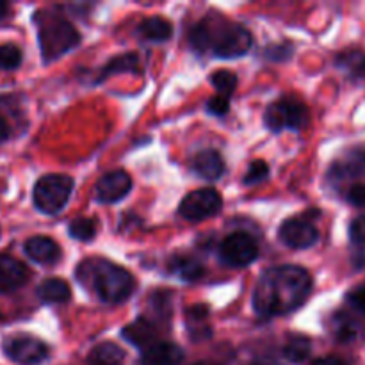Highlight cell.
Here are the masks:
<instances>
[{"label": "cell", "mask_w": 365, "mask_h": 365, "mask_svg": "<svg viewBox=\"0 0 365 365\" xmlns=\"http://www.w3.org/2000/svg\"><path fill=\"white\" fill-rule=\"evenodd\" d=\"M220 255L228 266L246 267L257 260L259 246L253 241L252 235L245 234V232H235V234H230L221 242Z\"/></svg>", "instance_id": "9c48e42d"}, {"label": "cell", "mask_w": 365, "mask_h": 365, "mask_svg": "<svg viewBox=\"0 0 365 365\" xmlns=\"http://www.w3.org/2000/svg\"><path fill=\"white\" fill-rule=\"evenodd\" d=\"M7 11V6L4 2H0V18H4V14H6Z\"/></svg>", "instance_id": "74e56055"}, {"label": "cell", "mask_w": 365, "mask_h": 365, "mask_svg": "<svg viewBox=\"0 0 365 365\" xmlns=\"http://www.w3.org/2000/svg\"><path fill=\"white\" fill-rule=\"evenodd\" d=\"M264 121L273 132L302 130L309 125V109L299 100L282 98L267 107Z\"/></svg>", "instance_id": "8992f818"}, {"label": "cell", "mask_w": 365, "mask_h": 365, "mask_svg": "<svg viewBox=\"0 0 365 365\" xmlns=\"http://www.w3.org/2000/svg\"><path fill=\"white\" fill-rule=\"evenodd\" d=\"M348 303L353 307V309L359 310V312H362L365 316V285L364 287L353 289V291L349 292Z\"/></svg>", "instance_id": "836d02e7"}, {"label": "cell", "mask_w": 365, "mask_h": 365, "mask_svg": "<svg viewBox=\"0 0 365 365\" xmlns=\"http://www.w3.org/2000/svg\"><path fill=\"white\" fill-rule=\"evenodd\" d=\"M252 34L241 25H227L216 31V25L210 21V48L220 59H235L245 56L252 48Z\"/></svg>", "instance_id": "5b68a950"}, {"label": "cell", "mask_w": 365, "mask_h": 365, "mask_svg": "<svg viewBox=\"0 0 365 365\" xmlns=\"http://www.w3.org/2000/svg\"><path fill=\"white\" fill-rule=\"evenodd\" d=\"M38 296L45 303H66L71 296V289L61 278H48L39 285Z\"/></svg>", "instance_id": "44dd1931"}, {"label": "cell", "mask_w": 365, "mask_h": 365, "mask_svg": "<svg viewBox=\"0 0 365 365\" xmlns=\"http://www.w3.org/2000/svg\"><path fill=\"white\" fill-rule=\"evenodd\" d=\"M77 277L106 303L127 302L135 289L134 277L127 269L106 259L86 260L78 266Z\"/></svg>", "instance_id": "7a4b0ae2"}, {"label": "cell", "mask_w": 365, "mask_h": 365, "mask_svg": "<svg viewBox=\"0 0 365 365\" xmlns=\"http://www.w3.org/2000/svg\"><path fill=\"white\" fill-rule=\"evenodd\" d=\"M310 351H312V342L310 339L303 337V335H294L289 339V342L284 348V355L289 362L299 364L303 360L309 359Z\"/></svg>", "instance_id": "484cf974"}, {"label": "cell", "mask_w": 365, "mask_h": 365, "mask_svg": "<svg viewBox=\"0 0 365 365\" xmlns=\"http://www.w3.org/2000/svg\"><path fill=\"white\" fill-rule=\"evenodd\" d=\"M139 71V56L138 53H125V56H116L113 61L106 64L100 71L96 81L103 82L106 78L120 73H138Z\"/></svg>", "instance_id": "ffe728a7"}, {"label": "cell", "mask_w": 365, "mask_h": 365, "mask_svg": "<svg viewBox=\"0 0 365 365\" xmlns=\"http://www.w3.org/2000/svg\"><path fill=\"white\" fill-rule=\"evenodd\" d=\"M278 235H280V241L292 250L310 248L319 239L317 228L310 221L299 220V217H292V220L284 221Z\"/></svg>", "instance_id": "30bf717a"}, {"label": "cell", "mask_w": 365, "mask_h": 365, "mask_svg": "<svg viewBox=\"0 0 365 365\" xmlns=\"http://www.w3.org/2000/svg\"><path fill=\"white\" fill-rule=\"evenodd\" d=\"M192 170L203 180H217L225 173L223 157L216 150H203V152L196 153V157L192 159Z\"/></svg>", "instance_id": "2e32d148"}, {"label": "cell", "mask_w": 365, "mask_h": 365, "mask_svg": "<svg viewBox=\"0 0 365 365\" xmlns=\"http://www.w3.org/2000/svg\"><path fill=\"white\" fill-rule=\"evenodd\" d=\"M228 107H230V102H228L227 96H214L212 100H209V103H207V109H209V113L216 114V116H223V114L228 113Z\"/></svg>", "instance_id": "d6a6232c"}, {"label": "cell", "mask_w": 365, "mask_h": 365, "mask_svg": "<svg viewBox=\"0 0 365 365\" xmlns=\"http://www.w3.org/2000/svg\"><path fill=\"white\" fill-rule=\"evenodd\" d=\"M269 177V166H267L264 160H255V163L250 164L248 173L245 177V184L246 185H255L264 182L266 178Z\"/></svg>", "instance_id": "f546056e"}, {"label": "cell", "mask_w": 365, "mask_h": 365, "mask_svg": "<svg viewBox=\"0 0 365 365\" xmlns=\"http://www.w3.org/2000/svg\"><path fill=\"white\" fill-rule=\"evenodd\" d=\"M310 365H348L339 356H324V359H317L314 360Z\"/></svg>", "instance_id": "d590c367"}, {"label": "cell", "mask_w": 365, "mask_h": 365, "mask_svg": "<svg viewBox=\"0 0 365 365\" xmlns=\"http://www.w3.org/2000/svg\"><path fill=\"white\" fill-rule=\"evenodd\" d=\"M184 351L173 342H155L145 349L141 365H180Z\"/></svg>", "instance_id": "5bb4252c"}, {"label": "cell", "mask_w": 365, "mask_h": 365, "mask_svg": "<svg viewBox=\"0 0 365 365\" xmlns=\"http://www.w3.org/2000/svg\"><path fill=\"white\" fill-rule=\"evenodd\" d=\"M71 191H73V180L70 177H66V175H46L36 182L32 198H34V205L43 214L53 216L66 207Z\"/></svg>", "instance_id": "277c9868"}, {"label": "cell", "mask_w": 365, "mask_h": 365, "mask_svg": "<svg viewBox=\"0 0 365 365\" xmlns=\"http://www.w3.org/2000/svg\"><path fill=\"white\" fill-rule=\"evenodd\" d=\"M121 335H123L125 341L130 342V344L135 346V348L146 349L152 344H155L157 327L150 319L141 317V319L134 321V323H130L128 327H125L123 331H121Z\"/></svg>", "instance_id": "e0dca14e"}, {"label": "cell", "mask_w": 365, "mask_h": 365, "mask_svg": "<svg viewBox=\"0 0 365 365\" xmlns=\"http://www.w3.org/2000/svg\"><path fill=\"white\" fill-rule=\"evenodd\" d=\"M7 138H9V127H7L6 120H4V118L0 116V143L6 141Z\"/></svg>", "instance_id": "8d00e7d4"}, {"label": "cell", "mask_w": 365, "mask_h": 365, "mask_svg": "<svg viewBox=\"0 0 365 365\" xmlns=\"http://www.w3.org/2000/svg\"><path fill=\"white\" fill-rule=\"evenodd\" d=\"M348 202L355 207H365V184H355L348 189Z\"/></svg>", "instance_id": "e575fe53"}, {"label": "cell", "mask_w": 365, "mask_h": 365, "mask_svg": "<svg viewBox=\"0 0 365 365\" xmlns=\"http://www.w3.org/2000/svg\"><path fill=\"white\" fill-rule=\"evenodd\" d=\"M139 32H141L143 38L150 39V41H166L173 36V25L160 16L146 18L139 25Z\"/></svg>", "instance_id": "d4e9b609"}, {"label": "cell", "mask_w": 365, "mask_h": 365, "mask_svg": "<svg viewBox=\"0 0 365 365\" xmlns=\"http://www.w3.org/2000/svg\"><path fill=\"white\" fill-rule=\"evenodd\" d=\"M312 291L309 271L299 266L267 269L253 292V307L262 317L285 316L299 309Z\"/></svg>", "instance_id": "6da1fadb"}, {"label": "cell", "mask_w": 365, "mask_h": 365, "mask_svg": "<svg viewBox=\"0 0 365 365\" xmlns=\"http://www.w3.org/2000/svg\"><path fill=\"white\" fill-rule=\"evenodd\" d=\"M21 64V50L13 43L0 45V70H16Z\"/></svg>", "instance_id": "f1b7e54d"}, {"label": "cell", "mask_w": 365, "mask_h": 365, "mask_svg": "<svg viewBox=\"0 0 365 365\" xmlns=\"http://www.w3.org/2000/svg\"><path fill=\"white\" fill-rule=\"evenodd\" d=\"M210 81H212V86L217 89V93L221 96H227V98L235 91V86H237V77L230 70H217L210 77Z\"/></svg>", "instance_id": "4316f807"}, {"label": "cell", "mask_w": 365, "mask_h": 365, "mask_svg": "<svg viewBox=\"0 0 365 365\" xmlns=\"http://www.w3.org/2000/svg\"><path fill=\"white\" fill-rule=\"evenodd\" d=\"M365 177V145H356L335 160L330 168V178L335 182Z\"/></svg>", "instance_id": "7c38bea8"}, {"label": "cell", "mask_w": 365, "mask_h": 365, "mask_svg": "<svg viewBox=\"0 0 365 365\" xmlns=\"http://www.w3.org/2000/svg\"><path fill=\"white\" fill-rule=\"evenodd\" d=\"M223 207L221 202V196L216 189H198V191H192L182 200L180 207H178V212L182 217L189 221H203L207 217L216 216L217 212Z\"/></svg>", "instance_id": "ba28073f"}, {"label": "cell", "mask_w": 365, "mask_h": 365, "mask_svg": "<svg viewBox=\"0 0 365 365\" xmlns=\"http://www.w3.org/2000/svg\"><path fill=\"white\" fill-rule=\"evenodd\" d=\"M196 365H207V364H196Z\"/></svg>", "instance_id": "f35d334b"}, {"label": "cell", "mask_w": 365, "mask_h": 365, "mask_svg": "<svg viewBox=\"0 0 365 365\" xmlns=\"http://www.w3.org/2000/svg\"><path fill=\"white\" fill-rule=\"evenodd\" d=\"M25 253L29 259L39 264H56L61 259V248L53 239L36 235L25 242Z\"/></svg>", "instance_id": "9a60e30c"}, {"label": "cell", "mask_w": 365, "mask_h": 365, "mask_svg": "<svg viewBox=\"0 0 365 365\" xmlns=\"http://www.w3.org/2000/svg\"><path fill=\"white\" fill-rule=\"evenodd\" d=\"M335 64L349 78H355V81L365 78V53L362 50H344L337 56Z\"/></svg>", "instance_id": "d6986e66"}, {"label": "cell", "mask_w": 365, "mask_h": 365, "mask_svg": "<svg viewBox=\"0 0 365 365\" xmlns=\"http://www.w3.org/2000/svg\"><path fill=\"white\" fill-rule=\"evenodd\" d=\"M292 53V46L289 43H282V45H273L269 48H266V56L267 59L273 61H282V59H289Z\"/></svg>", "instance_id": "1f68e13d"}, {"label": "cell", "mask_w": 365, "mask_h": 365, "mask_svg": "<svg viewBox=\"0 0 365 365\" xmlns=\"http://www.w3.org/2000/svg\"><path fill=\"white\" fill-rule=\"evenodd\" d=\"M2 349L7 359L20 365H38L45 362L50 355L48 346L31 335H14L6 339Z\"/></svg>", "instance_id": "52a82bcc"}, {"label": "cell", "mask_w": 365, "mask_h": 365, "mask_svg": "<svg viewBox=\"0 0 365 365\" xmlns=\"http://www.w3.org/2000/svg\"><path fill=\"white\" fill-rule=\"evenodd\" d=\"M125 351L114 342H102L89 353V365H121Z\"/></svg>", "instance_id": "7402d4cb"}, {"label": "cell", "mask_w": 365, "mask_h": 365, "mask_svg": "<svg viewBox=\"0 0 365 365\" xmlns=\"http://www.w3.org/2000/svg\"><path fill=\"white\" fill-rule=\"evenodd\" d=\"M29 280V269L24 262L9 255H0V294L18 291Z\"/></svg>", "instance_id": "4fadbf2b"}, {"label": "cell", "mask_w": 365, "mask_h": 365, "mask_svg": "<svg viewBox=\"0 0 365 365\" xmlns=\"http://www.w3.org/2000/svg\"><path fill=\"white\" fill-rule=\"evenodd\" d=\"M330 330L334 334V337L339 342H342V344L355 342L362 335V327L359 324V321H355L351 316H348L344 312H337L331 317Z\"/></svg>", "instance_id": "ac0fdd59"}, {"label": "cell", "mask_w": 365, "mask_h": 365, "mask_svg": "<svg viewBox=\"0 0 365 365\" xmlns=\"http://www.w3.org/2000/svg\"><path fill=\"white\" fill-rule=\"evenodd\" d=\"M68 230H70V235L73 239H78V241H91L96 234V225L89 217H78V220L71 221Z\"/></svg>", "instance_id": "83f0119b"}, {"label": "cell", "mask_w": 365, "mask_h": 365, "mask_svg": "<svg viewBox=\"0 0 365 365\" xmlns=\"http://www.w3.org/2000/svg\"><path fill=\"white\" fill-rule=\"evenodd\" d=\"M203 266L192 257H175L170 262V273L178 277L180 280L195 282L203 277Z\"/></svg>", "instance_id": "cb8c5ba5"}, {"label": "cell", "mask_w": 365, "mask_h": 365, "mask_svg": "<svg viewBox=\"0 0 365 365\" xmlns=\"http://www.w3.org/2000/svg\"><path fill=\"white\" fill-rule=\"evenodd\" d=\"M132 178L127 171L116 170L103 175L96 184V200L100 203H116L130 192Z\"/></svg>", "instance_id": "8fae6325"}, {"label": "cell", "mask_w": 365, "mask_h": 365, "mask_svg": "<svg viewBox=\"0 0 365 365\" xmlns=\"http://www.w3.org/2000/svg\"><path fill=\"white\" fill-rule=\"evenodd\" d=\"M207 317H209V310H207L205 305H195L187 310L189 334L195 341L209 339L212 335V330L207 324Z\"/></svg>", "instance_id": "603a6c76"}, {"label": "cell", "mask_w": 365, "mask_h": 365, "mask_svg": "<svg viewBox=\"0 0 365 365\" xmlns=\"http://www.w3.org/2000/svg\"><path fill=\"white\" fill-rule=\"evenodd\" d=\"M349 239L353 245L365 246V214L353 220V223L349 225Z\"/></svg>", "instance_id": "4dcf8cb0"}, {"label": "cell", "mask_w": 365, "mask_h": 365, "mask_svg": "<svg viewBox=\"0 0 365 365\" xmlns=\"http://www.w3.org/2000/svg\"><path fill=\"white\" fill-rule=\"evenodd\" d=\"M78 41H81V36L77 29L59 16L45 20L39 29V46H41V53L46 63L75 48Z\"/></svg>", "instance_id": "3957f363"}]
</instances>
